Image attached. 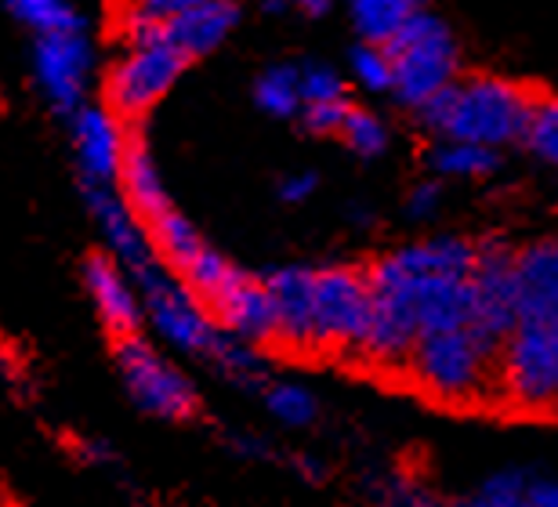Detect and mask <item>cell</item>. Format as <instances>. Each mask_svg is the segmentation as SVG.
Segmentation results:
<instances>
[{
	"instance_id": "obj_1",
	"label": "cell",
	"mask_w": 558,
	"mask_h": 507,
	"mask_svg": "<svg viewBox=\"0 0 558 507\" xmlns=\"http://www.w3.org/2000/svg\"><path fill=\"white\" fill-rule=\"evenodd\" d=\"M533 101H537V92L508 81V76L461 73L439 95L424 101L414 117L432 138H457L508 149V145H522V138H526Z\"/></svg>"
},
{
	"instance_id": "obj_2",
	"label": "cell",
	"mask_w": 558,
	"mask_h": 507,
	"mask_svg": "<svg viewBox=\"0 0 558 507\" xmlns=\"http://www.w3.org/2000/svg\"><path fill=\"white\" fill-rule=\"evenodd\" d=\"M403 374L435 402H486L500 399V348L468 326H446L417 337Z\"/></svg>"
},
{
	"instance_id": "obj_3",
	"label": "cell",
	"mask_w": 558,
	"mask_h": 507,
	"mask_svg": "<svg viewBox=\"0 0 558 507\" xmlns=\"http://www.w3.org/2000/svg\"><path fill=\"white\" fill-rule=\"evenodd\" d=\"M385 48L392 55L396 70L392 98L410 112H417L424 101L461 76V44H457L453 29L428 8H421Z\"/></svg>"
},
{
	"instance_id": "obj_4",
	"label": "cell",
	"mask_w": 558,
	"mask_h": 507,
	"mask_svg": "<svg viewBox=\"0 0 558 507\" xmlns=\"http://www.w3.org/2000/svg\"><path fill=\"white\" fill-rule=\"evenodd\" d=\"M113 363L124 381V391L145 417L167 424H185L199 417V391L171 359H163L142 334L117 337Z\"/></svg>"
},
{
	"instance_id": "obj_5",
	"label": "cell",
	"mask_w": 558,
	"mask_h": 507,
	"mask_svg": "<svg viewBox=\"0 0 558 507\" xmlns=\"http://www.w3.org/2000/svg\"><path fill=\"white\" fill-rule=\"evenodd\" d=\"M374 323V290L366 265L316 268V352L360 355Z\"/></svg>"
},
{
	"instance_id": "obj_6",
	"label": "cell",
	"mask_w": 558,
	"mask_h": 507,
	"mask_svg": "<svg viewBox=\"0 0 558 507\" xmlns=\"http://www.w3.org/2000/svg\"><path fill=\"white\" fill-rule=\"evenodd\" d=\"M131 276H135V283H138L145 319L153 323V330L160 334L167 345L182 348V352L210 359L221 337V326L215 323L207 304L189 290L185 279L171 273L160 257Z\"/></svg>"
},
{
	"instance_id": "obj_7",
	"label": "cell",
	"mask_w": 558,
	"mask_h": 507,
	"mask_svg": "<svg viewBox=\"0 0 558 507\" xmlns=\"http://www.w3.org/2000/svg\"><path fill=\"white\" fill-rule=\"evenodd\" d=\"M185 55L163 37L128 44V51L109 65L102 81V101L120 120H128L135 128L167 98V92L178 84V76L185 73Z\"/></svg>"
},
{
	"instance_id": "obj_8",
	"label": "cell",
	"mask_w": 558,
	"mask_h": 507,
	"mask_svg": "<svg viewBox=\"0 0 558 507\" xmlns=\"http://www.w3.org/2000/svg\"><path fill=\"white\" fill-rule=\"evenodd\" d=\"M500 402L522 413H558L551 323L522 319L500 348Z\"/></svg>"
},
{
	"instance_id": "obj_9",
	"label": "cell",
	"mask_w": 558,
	"mask_h": 507,
	"mask_svg": "<svg viewBox=\"0 0 558 507\" xmlns=\"http://www.w3.org/2000/svg\"><path fill=\"white\" fill-rule=\"evenodd\" d=\"M472 326L497 348H505L511 330L519 326L515 246L497 240V236H483V240H475Z\"/></svg>"
},
{
	"instance_id": "obj_10",
	"label": "cell",
	"mask_w": 558,
	"mask_h": 507,
	"mask_svg": "<svg viewBox=\"0 0 558 507\" xmlns=\"http://www.w3.org/2000/svg\"><path fill=\"white\" fill-rule=\"evenodd\" d=\"M92 62L95 51L84 29L37 33V40H33V76H37L40 95L54 117L70 120L84 106Z\"/></svg>"
},
{
	"instance_id": "obj_11",
	"label": "cell",
	"mask_w": 558,
	"mask_h": 507,
	"mask_svg": "<svg viewBox=\"0 0 558 507\" xmlns=\"http://www.w3.org/2000/svg\"><path fill=\"white\" fill-rule=\"evenodd\" d=\"M131 123L120 120L113 109L106 106H84L70 117L73 134V156L76 171H81V185H117L120 164H124Z\"/></svg>"
},
{
	"instance_id": "obj_12",
	"label": "cell",
	"mask_w": 558,
	"mask_h": 507,
	"mask_svg": "<svg viewBox=\"0 0 558 507\" xmlns=\"http://www.w3.org/2000/svg\"><path fill=\"white\" fill-rule=\"evenodd\" d=\"M262 279L276 312V348L287 355L316 352V268L279 265Z\"/></svg>"
},
{
	"instance_id": "obj_13",
	"label": "cell",
	"mask_w": 558,
	"mask_h": 507,
	"mask_svg": "<svg viewBox=\"0 0 558 507\" xmlns=\"http://www.w3.org/2000/svg\"><path fill=\"white\" fill-rule=\"evenodd\" d=\"M81 279H84L87 298H92V304H95L98 319H102V330L109 334V341L128 337V334H142L145 304L138 294V283L113 254L109 251L84 254Z\"/></svg>"
},
{
	"instance_id": "obj_14",
	"label": "cell",
	"mask_w": 558,
	"mask_h": 507,
	"mask_svg": "<svg viewBox=\"0 0 558 507\" xmlns=\"http://www.w3.org/2000/svg\"><path fill=\"white\" fill-rule=\"evenodd\" d=\"M207 309L226 334L243 337V341L262 348H276V312L265 279L232 265L226 283L210 294Z\"/></svg>"
},
{
	"instance_id": "obj_15",
	"label": "cell",
	"mask_w": 558,
	"mask_h": 507,
	"mask_svg": "<svg viewBox=\"0 0 558 507\" xmlns=\"http://www.w3.org/2000/svg\"><path fill=\"white\" fill-rule=\"evenodd\" d=\"M81 193L98 225V232H102L106 251L113 254L128 273H138V268L156 262L149 225L131 210V203L120 196L117 185H81Z\"/></svg>"
},
{
	"instance_id": "obj_16",
	"label": "cell",
	"mask_w": 558,
	"mask_h": 507,
	"mask_svg": "<svg viewBox=\"0 0 558 507\" xmlns=\"http://www.w3.org/2000/svg\"><path fill=\"white\" fill-rule=\"evenodd\" d=\"M519 323H551L558 315V236L515 246Z\"/></svg>"
},
{
	"instance_id": "obj_17",
	"label": "cell",
	"mask_w": 558,
	"mask_h": 507,
	"mask_svg": "<svg viewBox=\"0 0 558 507\" xmlns=\"http://www.w3.org/2000/svg\"><path fill=\"white\" fill-rule=\"evenodd\" d=\"M240 22V0H218V4H199L193 11L163 22V40H171L189 62L218 51L229 40V33Z\"/></svg>"
},
{
	"instance_id": "obj_18",
	"label": "cell",
	"mask_w": 558,
	"mask_h": 507,
	"mask_svg": "<svg viewBox=\"0 0 558 507\" xmlns=\"http://www.w3.org/2000/svg\"><path fill=\"white\" fill-rule=\"evenodd\" d=\"M117 189H120V196L131 203V210H135L145 225H149L153 218H160L163 210L174 207L171 196H167V189H163L160 167H156L149 145H145V138H142L138 131H131L124 164H120Z\"/></svg>"
},
{
	"instance_id": "obj_19",
	"label": "cell",
	"mask_w": 558,
	"mask_h": 507,
	"mask_svg": "<svg viewBox=\"0 0 558 507\" xmlns=\"http://www.w3.org/2000/svg\"><path fill=\"white\" fill-rule=\"evenodd\" d=\"M424 164L435 178H457V182H483V178L500 171V149L478 142L457 138H432Z\"/></svg>"
},
{
	"instance_id": "obj_20",
	"label": "cell",
	"mask_w": 558,
	"mask_h": 507,
	"mask_svg": "<svg viewBox=\"0 0 558 507\" xmlns=\"http://www.w3.org/2000/svg\"><path fill=\"white\" fill-rule=\"evenodd\" d=\"M149 240H153L156 257H160V262L178 276H182L185 268L199 257V251L207 246L204 236L196 232V225L189 221L185 214H178L174 207L149 221Z\"/></svg>"
},
{
	"instance_id": "obj_21",
	"label": "cell",
	"mask_w": 558,
	"mask_h": 507,
	"mask_svg": "<svg viewBox=\"0 0 558 507\" xmlns=\"http://www.w3.org/2000/svg\"><path fill=\"white\" fill-rule=\"evenodd\" d=\"M344 4L360 40L388 44L424 8V0H344Z\"/></svg>"
},
{
	"instance_id": "obj_22",
	"label": "cell",
	"mask_w": 558,
	"mask_h": 507,
	"mask_svg": "<svg viewBox=\"0 0 558 507\" xmlns=\"http://www.w3.org/2000/svg\"><path fill=\"white\" fill-rule=\"evenodd\" d=\"M254 106L276 120H294L305 98H301V65H269L254 81Z\"/></svg>"
},
{
	"instance_id": "obj_23",
	"label": "cell",
	"mask_w": 558,
	"mask_h": 507,
	"mask_svg": "<svg viewBox=\"0 0 558 507\" xmlns=\"http://www.w3.org/2000/svg\"><path fill=\"white\" fill-rule=\"evenodd\" d=\"M338 138L344 142V149H349L352 156H360V160H381V156L388 153L392 134H388V123L377 117L374 109L352 106Z\"/></svg>"
},
{
	"instance_id": "obj_24",
	"label": "cell",
	"mask_w": 558,
	"mask_h": 507,
	"mask_svg": "<svg viewBox=\"0 0 558 507\" xmlns=\"http://www.w3.org/2000/svg\"><path fill=\"white\" fill-rule=\"evenodd\" d=\"M262 399H265V410L283 427H308V424H316V417H319L316 396L301 385H290V381H269V385L262 388Z\"/></svg>"
},
{
	"instance_id": "obj_25",
	"label": "cell",
	"mask_w": 558,
	"mask_h": 507,
	"mask_svg": "<svg viewBox=\"0 0 558 507\" xmlns=\"http://www.w3.org/2000/svg\"><path fill=\"white\" fill-rule=\"evenodd\" d=\"M8 11L22 26L33 33H51V29H84V19L76 15L70 0H4Z\"/></svg>"
},
{
	"instance_id": "obj_26",
	"label": "cell",
	"mask_w": 558,
	"mask_h": 507,
	"mask_svg": "<svg viewBox=\"0 0 558 507\" xmlns=\"http://www.w3.org/2000/svg\"><path fill=\"white\" fill-rule=\"evenodd\" d=\"M522 145H526V153L537 156L541 164L558 167V95H537Z\"/></svg>"
},
{
	"instance_id": "obj_27",
	"label": "cell",
	"mask_w": 558,
	"mask_h": 507,
	"mask_svg": "<svg viewBox=\"0 0 558 507\" xmlns=\"http://www.w3.org/2000/svg\"><path fill=\"white\" fill-rule=\"evenodd\" d=\"M352 76L363 92H374V95H392V81H396V70H392V55H388L385 44H374V40H360L352 48Z\"/></svg>"
},
{
	"instance_id": "obj_28",
	"label": "cell",
	"mask_w": 558,
	"mask_h": 507,
	"mask_svg": "<svg viewBox=\"0 0 558 507\" xmlns=\"http://www.w3.org/2000/svg\"><path fill=\"white\" fill-rule=\"evenodd\" d=\"M526 490L530 475L519 468H500L494 475H486L478 482L472 504L475 507H526Z\"/></svg>"
},
{
	"instance_id": "obj_29",
	"label": "cell",
	"mask_w": 558,
	"mask_h": 507,
	"mask_svg": "<svg viewBox=\"0 0 558 507\" xmlns=\"http://www.w3.org/2000/svg\"><path fill=\"white\" fill-rule=\"evenodd\" d=\"M352 101L349 98H330V101H305L298 112L301 131L312 134V138H338L344 128V117H349Z\"/></svg>"
},
{
	"instance_id": "obj_30",
	"label": "cell",
	"mask_w": 558,
	"mask_h": 507,
	"mask_svg": "<svg viewBox=\"0 0 558 507\" xmlns=\"http://www.w3.org/2000/svg\"><path fill=\"white\" fill-rule=\"evenodd\" d=\"M229 273H232V262H229V257H221V254L215 251V246H204L196 262L182 273V279L189 283V290H193V294L207 304L210 294H215V290H218L221 283H226V276H229Z\"/></svg>"
},
{
	"instance_id": "obj_31",
	"label": "cell",
	"mask_w": 558,
	"mask_h": 507,
	"mask_svg": "<svg viewBox=\"0 0 558 507\" xmlns=\"http://www.w3.org/2000/svg\"><path fill=\"white\" fill-rule=\"evenodd\" d=\"M344 76L338 70L323 62H312V65H301V98L305 101H330V98H349L344 95Z\"/></svg>"
},
{
	"instance_id": "obj_32",
	"label": "cell",
	"mask_w": 558,
	"mask_h": 507,
	"mask_svg": "<svg viewBox=\"0 0 558 507\" xmlns=\"http://www.w3.org/2000/svg\"><path fill=\"white\" fill-rule=\"evenodd\" d=\"M442 210V178H424L407 193V218L414 221H432Z\"/></svg>"
},
{
	"instance_id": "obj_33",
	"label": "cell",
	"mask_w": 558,
	"mask_h": 507,
	"mask_svg": "<svg viewBox=\"0 0 558 507\" xmlns=\"http://www.w3.org/2000/svg\"><path fill=\"white\" fill-rule=\"evenodd\" d=\"M199 4H218V0H128V4H120V11H131V15H142L153 22H167Z\"/></svg>"
},
{
	"instance_id": "obj_34",
	"label": "cell",
	"mask_w": 558,
	"mask_h": 507,
	"mask_svg": "<svg viewBox=\"0 0 558 507\" xmlns=\"http://www.w3.org/2000/svg\"><path fill=\"white\" fill-rule=\"evenodd\" d=\"M377 500L388 504H428V490H421L414 479H388L377 486Z\"/></svg>"
},
{
	"instance_id": "obj_35",
	"label": "cell",
	"mask_w": 558,
	"mask_h": 507,
	"mask_svg": "<svg viewBox=\"0 0 558 507\" xmlns=\"http://www.w3.org/2000/svg\"><path fill=\"white\" fill-rule=\"evenodd\" d=\"M316 189H319L316 171H298V174H287L283 182H279V200L290 203V207H298V203L316 196Z\"/></svg>"
},
{
	"instance_id": "obj_36",
	"label": "cell",
	"mask_w": 558,
	"mask_h": 507,
	"mask_svg": "<svg viewBox=\"0 0 558 507\" xmlns=\"http://www.w3.org/2000/svg\"><path fill=\"white\" fill-rule=\"evenodd\" d=\"M526 507H558V479H530L526 490Z\"/></svg>"
},
{
	"instance_id": "obj_37",
	"label": "cell",
	"mask_w": 558,
	"mask_h": 507,
	"mask_svg": "<svg viewBox=\"0 0 558 507\" xmlns=\"http://www.w3.org/2000/svg\"><path fill=\"white\" fill-rule=\"evenodd\" d=\"M290 4H294L298 11H305V15H312V19H319V15H327L333 0H290Z\"/></svg>"
},
{
	"instance_id": "obj_38",
	"label": "cell",
	"mask_w": 558,
	"mask_h": 507,
	"mask_svg": "<svg viewBox=\"0 0 558 507\" xmlns=\"http://www.w3.org/2000/svg\"><path fill=\"white\" fill-rule=\"evenodd\" d=\"M251 4L262 8V11H269V15H279V11L290 8V0H251Z\"/></svg>"
},
{
	"instance_id": "obj_39",
	"label": "cell",
	"mask_w": 558,
	"mask_h": 507,
	"mask_svg": "<svg viewBox=\"0 0 558 507\" xmlns=\"http://www.w3.org/2000/svg\"><path fill=\"white\" fill-rule=\"evenodd\" d=\"M551 345H555V366H558V315L551 319Z\"/></svg>"
},
{
	"instance_id": "obj_40",
	"label": "cell",
	"mask_w": 558,
	"mask_h": 507,
	"mask_svg": "<svg viewBox=\"0 0 558 507\" xmlns=\"http://www.w3.org/2000/svg\"><path fill=\"white\" fill-rule=\"evenodd\" d=\"M117 4H128V0H117Z\"/></svg>"
}]
</instances>
